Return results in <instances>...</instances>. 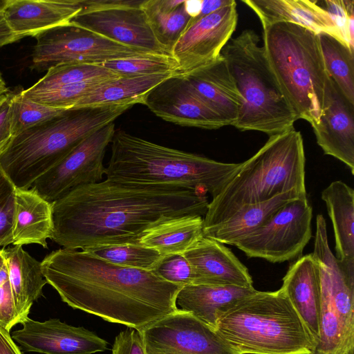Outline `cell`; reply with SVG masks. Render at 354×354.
Listing matches in <instances>:
<instances>
[{
	"label": "cell",
	"mask_w": 354,
	"mask_h": 354,
	"mask_svg": "<svg viewBox=\"0 0 354 354\" xmlns=\"http://www.w3.org/2000/svg\"><path fill=\"white\" fill-rule=\"evenodd\" d=\"M83 9V0H6V20L20 39L71 23Z\"/></svg>",
	"instance_id": "cell-19"
},
{
	"label": "cell",
	"mask_w": 354,
	"mask_h": 354,
	"mask_svg": "<svg viewBox=\"0 0 354 354\" xmlns=\"http://www.w3.org/2000/svg\"><path fill=\"white\" fill-rule=\"evenodd\" d=\"M236 1L187 26L171 55L185 75L215 62L231 38L237 24Z\"/></svg>",
	"instance_id": "cell-14"
},
{
	"label": "cell",
	"mask_w": 354,
	"mask_h": 354,
	"mask_svg": "<svg viewBox=\"0 0 354 354\" xmlns=\"http://www.w3.org/2000/svg\"><path fill=\"white\" fill-rule=\"evenodd\" d=\"M263 30L264 51L286 99L298 119L317 124L327 77L318 35L286 22Z\"/></svg>",
	"instance_id": "cell-7"
},
{
	"label": "cell",
	"mask_w": 354,
	"mask_h": 354,
	"mask_svg": "<svg viewBox=\"0 0 354 354\" xmlns=\"http://www.w3.org/2000/svg\"><path fill=\"white\" fill-rule=\"evenodd\" d=\"M257 291L254 288L189 284L176 295L177 311L188 313L215 329L217 314Z\"/></svg>",
	"instance_id": "cell-25"
},
{
	"label": "cell",
	"mask_w": 354,
	"mask_h": 354,
	"mask_svg": "<svg viewBox=\"0 0 354 354\" xmlns=\"http://www.w3.org/2000/svg\"><path fill=\"white\" fill-rule=\"evenodd\" d=\"M175 73L139 76H120L107 80L82 97L72 109L142 104L145 95Z\"/></svg>",
	"instance_id": "cell-27"
},
{
	"label": "cell",
	"mask_w": 354,
	"mask_h": 354,
	"mask_svg": "<svg viewBox=\"0 0 354 354\" xmlns=\"http://www.w3.org/2000/svg\"><path fill=\"white\" fill-rule=\"evenodd\" d=\"M215 330L239 354H313L316 346L281 289L234 302L218 313Z\"/></svg>",
	"instance_id": "cell-5"
},
{
	"label": "cell",
	"mask_w": 354,
	"mask_h": 354,
	"mask_svg": "<svg viewBox=\"0 0 354 354\" xmlns=\"http://www.w3.org/2000/svg\"><path fill=\"white\" fill-rule=\"evenodd\" d=\"M208 204L205 194L187 187L106 178L52 202L50 239L71 250L140 245L145 233L156 225L184 216H205Z\"/></svg>",
	"instance_id": "cell-1"
},
{
	"label": "cell",
	"mask_w": 354,
	"mask_h": 354,
	"mask_svg": "<svg viewBox=\"0 0 354 354\" xmlns=\"http://www.w3.org/2000/svg\"><path fill=\"white\" fill-rule=\"evenodd\" d=\"M120 76L98 65L63 64L49 68L42 78L28 89L42 91L93 80H111Z\"/></svg>",
	"instance_id": "cell-32"
},
{
	"label": "cell",
	"mask_w": 354,
	"mask_h": 354,
	"mask_svg": "<svg viewBox=\"0 0 354 354\" xmlns=\"http://www.w3.org/2000/svg\"><path fill=\"white\" fill-rule=\"evenodd\" d=\"M11 337L25 351L43 354H93L107 349L108 342L82 326L50 319L44 322L28 317Z\"/></svg>",
	"instance_id": "cell-16"
},
{
	"label": "cell",
	"mask_w": 354,
	"mask_h": 354,
	"mask_svg": "<svg viewBox=\"0 0 354 354\" xmlns=\"http://www.w3.org/2000/svg\"><path fill=\"white\" fill-rule=\"evenodd\" d=\"M8 270V281L20 324L26 319L33 303L42 295L47 283L41 262L30 256L21 245L2 248Z\"/></svg>",
	"instance_id": "cell-26"
},
{
	"label": "cell",
	"mask_w": 354,
	"mask_h": 354,
	"mask_svg": "<svg viewBox=\"0 0 354 354\" xmlns=\"http://www.w3.org/2000/svg\"><path fill=\"white\" fill-rule=\"evenodd\" d=\"M313 208L307 196L283 205L234 246L248 257L281 263L301 256L312 237Z\"/></svg>",
	"instance_id": "cell-10"
},
{
	"label": "cell",
	"mask_w": 354,
	"mask_h": 354,
	"mask_svg": "<svg viewBox=\"0 0 354 354\" xmlns=\"http://www.w3.org/2000/svg\"><path fill=\"white\" fill-rule=\"evenodd\" d=\"M32 70L48 71L68 63L97 64L112 59L151 53L128 46L73 25H62L44 30L35 37Z\"/></svg>",
	"instance_id": "cell-9"
},
{
	"label": "cell",
	"mask_w": 354,
	"mask_h": 354,
	"mask_svg": "<svg viewBox=\"0 0 354 354\" xmlns=\"http://www.w3.org/2000/svg\"><path fill=\"white\" fill-rule=\"evenodd\" d=\"M7 89H8V88H7ZM7 89H6V90H7ZM5 91H6V90H5ZM3 91H0V93H1V92H3Z\"/></svg>",
	"instance_id": "cell-49"
},
{
	"label": "cell",
	"mask_w": 354,
	"mask_h": 354,
	"mask_svg": "<svg viewBox=\"0 0 354 354\" xmlns=\"http://www.w3.org/2000/svg\"><path fill=\"white\" fill-rule=\"evenodd\" d=\"M82 250L118 266L149 271L162 257L156 250L141 245H97Z\"/></svg>",
	"instance_id": "cell-33"
},
{
	"label": "cell",
	"mask_w": 354,
	"mask_h": 354,
	"mask_svg": "<svg viewBox=\"0 0 354 354\" xmlns=\"http://www.w3.org/2000/svg\"><path fill=\"white\" fill-rule=\"evenodd\" d=\"M6 0H0V47L19 40L10 28L3 12Z\"/></svg>",
	"instance_id": "cell-43"
},
{
	"label": "cell",
	"mask_w": 354,
	"mask_h": 354,
	"mask_svg": "<svg viewBox=\"0 0 354 354\" xmlns=\"http://www.w3.org/2000/svg\"><path fill=\"white\" fill-rule=\"evenodd\" d=\"M53 230L52 203L31 189L16 188L12 227V245L38 244L47 248Z\"/></svg>",
	"instance_id": "cell-24"
},
{
	"label": "cell",
	"mask_w": 354,
	"mask_h": 354,
	"mask_svg": "<svg viewBox=\"0 0 354 354\" xmlns=\"http://www.w3.org/2000/svg\"><path fill=\"white\" fill-rule=\"evenodd\" d=\"M142 104L161 119L183 127L217 129L229 125L180 75L155 86L145 95Z\"/></svg>",
	"instance_id": "cell-15"
},
{
	"label": "cell",
	"mask_w": 354,
	"mask_h": 354,
	"mask_svg": "<svg viewBox=\"0 0 354 354\" xmlns=\"http://www.w3.org/2000/svg\"><path fill=\"white\" fill-rule=\"evenodd\" d=\"M6 83L2 78L1 74L0 73V91L6 90Z\"/></svg>",
	"instance_id": "cell-48"
},
{
	"label": "cell",
	"mask_w": 354,
	"mask_h": 354,
	"mask_svg": "<svg viewBox=\"0 0 354 354\" xmlns=\"http://www.w3.org/2000/svg\"><path fill=\"white\" fill-rule=\"evenodd\" d=\"M329 13L344 42L353 48V1L326 0Z\"/></svg>",
	"instance_id": "cell-39"
},
{
	"label": "cell",
	"mask_w": 354,
	"mask_h": 354,
	"mask_svg": "<svg viewBox=\"0 0 354 354\" xmlns=\"http://www.w3.org/2000/svg\"><path fill=\"white\" fill-rule=\"evenodd\" d=\"M183 255L192 268V284L253 288L246 266L217 241L203 236Z\"/></svg>",
	"instance_id": "cell-18"
},
{
	"label": "cell",
	"mask_w": 354,
	"mask_h": 354,
	"mask_svg": "<svg viewBox=\"0 0 354 354\" xmlns=\"http://www.w3.org/2000/svg\"><path fill=\"white\" fill-rule=\"evenodd\" d=\"M16 187L0 168V246L12 243L15 192Z\"/></svg>",
	"instance_id": "cell-38"
},
{
	"label": "cell",
	"mask_w": 354,
	"mask_h": 354,
	"mask_svg": "<svg viewBox=\"0 0 354 354\" xmlns=\"http://www.w3.org/2000/svg\"><path fill=\"white\" fill-rule=\"evenodd\" d=\"M20 319L9 281L0 283V327L10 332Z\"/></svg>",
	"instance_id": "cell-41"
},
{
	"label": "cell",
	"mask_w": 354,
	"mask_h": 354,
	"mask_svg": "<svg viewBox=\"0 0 354 354\" xmlns=\"http://www.w3.org/2000/svg\"><path fill=\"white\" fill-rule=\"evenodd\" d=\"M43 275L69 306L142 330L177 312L182 286L152 271L112 263L86 251L60 248L41 261Z\"/></svg>",
	"instance_id": "cell-2"
},
{
	"label": "cell",
	"mask_w": 354,
	"mask_h": 354,
	"mask_svg": "<svg viewBox=\"0 0 354 354\" xmlns=\"http://www.w3.org/2000/svg\"><path fill=\"white\" fill-rule=\"evenodd\" d=\"M203 218L184 216L162 223L145 233L140 245L153 248L161 255L183 254L203 235Z\"/></svg>",
	"instance_id": "cell-29"
},
{
	"label": "cell",
	"mask_w": 354,
	"mask_h": 354,
	"mask_svg": "<svg viewBox=\"0 0 354 354\" xmlns=\"http://www.w3.org/2000/svg\"><path fill=\"white\" fill-rule=\"evenodd\" d=\"M115 131L114 122L94 131L30 189L52 203L77 187L100 182L106 148Z\"/></svg>",
	"instance_id": "cell-12"
},
{
	"label": "cell",
	"mask_w": 354,
	"mask_h": 354,
	"mask_svg": "<svg viewBox=\"0 0 354 354\" xmlns=\"http://www.w3.org/2000/svg\"><path fill=\"white\" fill-rule=\"evenodd\" d=\"M13 91L8 89L0 93V153L12 138L10 105Z\"/></svg>",
	"instance_id": "cell-42"
},
{
	"label": "cell",
	"mask_w": 354,
	"mask_h": 354,
	"mask_svg": "<svg viewBox=\"0 0 354 354\" xmlns=\"http://www.w3.org/2000/svg\"><path fill=\"white\" fill-rule=\"evenodd\" d=\"M312 127L324 153L344 163L354 175V104L328 74L322 112Z\"/></svg>",
	"instance_id": "cell-17"
},
{
	"label": "cell",
	"mask_w": 354,
	"mask_h": 354,
	"mask_svg": "<svg viewBox=\"0 0 354 354\" xmlns=\"http://www.w3.org/2000/svg\"><path fill=\"white\" fill-rule=\"evenodd\" d=\"M259 37L245 30L221 51L242 104L232 125L240 131H257L270 136L293 128L298 120L269 65Z\"/></svg>",
	"instance_id": "cell-8"
},
{
	"label": "cell",
	"mask_w": 354,
	"mask_h": 354,
	"mask_svg": "<svg viewBox=\"0 0 354 354\" xmlns=\"http://www.w3.org/2000/svg\"><path fill=\"white\" fill-rule=\"evenodd\" d=\"M242 1L257 14L263 28L276 23H290L306 28L317 35L326 33L344 43L329 13L315 1L243 0Z\"/></svg>",
	"instance_id": "cell-22"
},
{
	"label": "cell",
	"mask_w": 354,
	"mask_h": 354,
	"mask_svg": "<svg viewBox=\"0 0 354 354\" xmlns=\"http://www.w3.org/2000/svg\"><path fill=\"white\" fill-rule=\"evenodd\" d=\"M121 76H139L156 73H178V64L171 55L146 54L103 62L97 64Z\"/></svg>",
	"instance_id": "cell-35"
},
{
	"label": "cell",
	"mask_w": 354,
	"mask_h": 354,
	"mask_svg": "<svg viewBox=\"0 0 354 354\" xmlns=\"http://www.w3.org/2000/svg\"><path fill=\"white\" fill-rule=\"evenodd\" d=\"M241 163L216 161L115 129L106 178L121 183L177 185L217 196Z\"/></svg>",
	"instance_id": "cell-4"
},
{
	"label": "cell",
	"mask_w": 354,
	"mask_h": 354,
	"mask_svg": "<svg viewBox=\"0 0 354 354\" xmlns=\"http://www.w3.org/2000/svg\"><path fill=\"white\" fill-rule=\"evenodd\" d=\"M142 1L83 0V9L71 22L128 46L169 55L156 41L140 8Z\"/></svg>",
	"instance_id": "cell-11"
},
{
	"label": "cell",
	"mask_w": 354,
	"mask_h": 354,
	"mask_svg": "<svg viewBox=\"0 0 354 354\" xmlns=\"http://www.w3.org/2000/svg\"><path fill=\"white\" fill-rule=\"evenodd\" d=\"M151 271L162 279L182 286L193 283L192 268L183 254L162 256Z\"/></svg>",
	"instance_id": "cell-37"
},
{
	"label": "cell",
	"mask_w": 354,
	"mask_h": 354,
	"mask_svg": "<svg viewBox=\"0 0 354 354\" xmlns=\"http://www.w3.org/2000/svg\"><path fill=\"white\" fill-rule=\"evenodd\" d=\"M303 320L316 345L319 338L322 283L319 265L313 254L292 263L280 288Z\"/></svg>",
	"instance_id": "cell-20"
},
{
	"label": "cell",
	"mask_w": 354,
	"mask_h": 354,
	"mask_svg": "<svg viewBox=\"0 0 354 354\" xmlns=\"http://www.w3.org/2000/svg\"><path fill=\"white\" fill-rule=\"evenodd\" d=\"M19 89L13 91L11 105V131L12 137L65 114L70 109H57L34 102L24 97Z\"/></svg>",
	"instance_id": "cell-34"
},
{
	"label": "cell",
	"mask_w": 354,
	"mask_h": 354,
	"mask_svg": "<svg viewBox=\"0 0 354 354\" xmlns=\"http://www.w3.org/2000/svg\"><path fill=\"white\" fill-rule=\"evenodd\" d=\"M327 74L354 104L353 48L326 33L318 35Z\"/></svg>",
	"instance_id": "cell-30"
},
{
	"label": "cell",
	"mask_w": 354,
	"mask_h": 354,
	"mask_svg": "<svg viewBox=\"0 0 354 354\" xmlns=\"http://www.w3.org/2000/svg\"><path fill=\"white\" fill-rule=\"evenodd\" d=\"M233 0H203L201 2V8L198 16L192 18L187 26L193 24L196 21L216 11L231 3Z\"/></svg>",
	"instance_id": "cell-44"
},
{
	"label": "cell",
	"mask_w": 354,
	"mask_h": 354,
	"mask_svg": "<svg viewBox=\"0 0 354 354\" xmlns=\"http://www.w3.org/2000/svg\"><path fill=\"white\" fill-rule=\"evenodd\" d=\"M301 197L306 196L292 191L263 203L246 206L226 221L203 233V235L223 244L235 245L262 225L283 205Z\"/></svg>",
	"instance_id": "cell-28"
},
{
	"label": "cell",
	"mask_w": 354,
	"mask_h": 354,
	"mask_svg": "<svg viewBox=\"0 0 354 354\" xmlns=\"http://www.w3.org/2000/svg\"><path fill=\"white\" fill-rule=\"evenodd\" d=\"M333 224L335 258L342 268L354 275V190L335 180L321 194Z\"/></svg>",
	"instance_id": "cell-23"
},
{
	"label": "cell",
	"mask_w": 354,
	"mask_h": 354,
	"mask_svg": "<svg viewBox=\"0 0 354 354\" xmlns=\"http://www.w3.org/2000/svg\"><path fill=\"white\" fill-rule=\"evenodd\" d=\"M129 104L70 109L12 138L0 153V168L16 188L28 189L83 140L114 122Z\"/></svg>",
	"instance_id": "cell-6"
},
{
	"label": "cell",
	"mask_w": 354,
	"mask_h": 354,
	"mask_svg": "<svg viewBox=\"0 0 354 354\" xmlns=\"http://www.w3.org/2000/svg\"><path fill=\"white\" fill-rule=\"evenodd\" d=\"M107 80H93L37 91L27 88L22 90L21 94L24 97L42 104L57 109H72L82 97Z\"/></svg>",
	"instance_id": "cell-36"
},
{
	"label": "cell",
	"mask_w": 354,
	"mask_h": 354,
	"mask_svg": "<svg viewBox=\"0 0 354 354\" xmlns=\"http://www.w3.org/2000/svg\"><path fill=\"white\" fill-rule=\"evenodd\" d=\"M146 354H239L216 330L177 311L140 330Z\"/></svg>",
	"instance_id": "cell-13"
},
{
	"label": "cell",
	"mask_w": 354,
	"mask_h": 354,
	"mask_svg": "<svg viewBox=\"0 0 354 354\" xmlns=\"http://www.w3.org/2000/svg\"><path fill=\"white\" fill-rule=\"evenodd\" d=\"M305 152L299 131L291 128L270 136L208 204L203 233L243 207L263 203L288 192L306 196Z\"/></svg>",
	"instance_id": "cell-3"
},
{
	"label": "cell",
	"mask_w": 354,
	"mask_h": 354,
	"mask_svg": "<svg viewBox=\"0 0 354 354\" xmlns=\"http://www.w3.org/2000/svg\"><path fill=\"white\" fill-rule=\"evenodd\" d=\"M111 354H146L140 330L127 327L115 338Z\"/></svg>",
	"instance_id": "cell-40"
},
{
	"label": "cell",
	"mask_w": 354,
	"mask_h": 354,
	"mask_svg": "<svg viewBox=\"0 0 354 354\" xmlns=\"http://www.w3.org/2000/svg\"><path fill=\"white\" fill-rule=\"evenodd\" d=\"M185 3V0L172 11H160L152 7L147 0H143L140 5L156 41L169 55L192 18Z\"/></svg>",
	"instance_id": "cell-31"
},
{
	"label": "cell",
	"mask_w": 354,
	"mask_h": 354,
	"mask_svg": "<svg viewBox=\"0 0 354 354\" xmlns=\"http://www.w3.org/2000/svg\"><path fill=\"white\" fill-rule=\"evenodd\" d=\"M0 354H22L10 332L0 327Z\"/></svg>",
	"instance_id": "cell-45"
},
{
	"label": "cell",
	"mask_w": 354,
	"mask_h": 354,
	"mask_svg": "<svg viewBox=\"0 0 354 354\" xmlns=\"http://www.w3.org/2000/svg\"><path fill=\"white\" fill-rule=\"evenodd\" d=\"M201 2L202 1H186L185 0V7L187 12L191 16L192 18H194L198 15L201 8ZM191 18V19H192Z\"/></svg>",
	"instance_id": "cell-46"
},
{
	"label": "cell",
	"mask_w": 354,
	"mask_h": 354,
	"mask_svg": "<svg viewBox=\"0 0 354 354\" xmlns=\"http://www.w3.org/2000/svg\"><path fill=\"white\" fill-rule=\"evenodd\" d=\"M8 280V270L2 248L0 249V283Z\"/></svg>",
	"instance_id": "cell-47"
},
{
	"label": "cell",
	"mask_w": 354,
	"mask_h": 354,
	"mask_svg": "<svg viewBox=\"0 0 354 354\" xmlns=\"http://www.w3.org/2000/svg\"><path fill=\"white\" fill-rule=\"evenodd\" d=\"M181 76L229 125L234 124L242 104V97L222 55L213 63Z\"/></svg>",
	"instance_id": "cell-21"
}]
</instances>
